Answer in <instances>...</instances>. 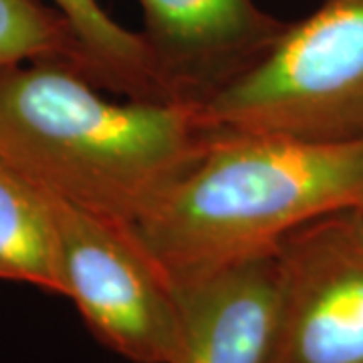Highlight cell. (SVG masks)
<instances>
[{
	"instance_id": "cell-1",
	"label": "cell",
	"mask_w": 363,
	"mask_h": 363,
	"mask_svg": "<svg viewBox=\"0 0 363 363\" xmlns=\"http://www.w3.org/2000/svg\"><path fill=\"white\" fill-rule=\"evenodd\" d=\"M208 138L194 99L117 104L65 61L0 69V154L55 198L130 228Z\"/></svg>"
},
{
	"instance_id": "cell-5",
	"label": "cell",
	"mask_w": 363,
	"mask_h": 363,
	"mask_svg": "<svg viewBox=\"0 0 363 363\" xmlns=\"http://www.w3.org/2000/svg\"><path fill=\"white\" fill-rule=\"evenodd\" d=\"M281 305L267 363H363V220L343 210L279 247Z\"/></svg>"
},
{
	"instance_id": "cell-6",
	"label": "cell",
	"mask_w": 363,
	"mask_h": 363,
	"mask_svg": "<svg viewBox=\"0 0 363 363\" xmlns=\"http://www.w3.org/2000/svg\"><path fill=\"white\" fill-rule=\"evenodd\" d=\"M157 65L178 99L206 93L267 51L281 28L250 0H140Z\"/></svg>"
},
{
	"instance_id": "cell-10",
	"label": "cell",
	"mask_w": 363,
	"mask_h": 363,
	"mask_svg": "<svg viewBox=\"0 0 363 363\" xmlns=\"http://www.w3.org/2000/svg\"><path fill=\"white\" fill-rule=\"evenodd\" d=\"M33 61H65L85 73L75 35L61 14L37 0H0V69Z\"/></svg>"
},
{
	"instance_id": "cell-11",
	"label": "cell",
	"mask_w": 363,
	"mask_h": 363,
	"mask_svg": "<svg viewBox=\"0 0 363 363\" xmlns=\"http://www.w3.org/2000/svg\"><path fill=\"white\" fill-rule=\"evenodd\" d=\"M362 220H363V210H362Z\"/></svg>"
},
{
	"instance_id": "cell-7",
	"label": "cell",
	"mask_w": 363,
	"mask_h": 363,
	"mask_svg": "<svg viewBox=\"0 0 363 363\" xmlns=\"http://www.w3.org/2000/svg\"><path fill=\"white\" fill-rule=\"evenodd\" d=\"M174 289L182 313L178 363H267L281 305L279 248Z\"/></svg>"
},
{
	"instance_id": "cell-9",
	"label": "cell",
	"mask_w": 363,
	"mask_h": 363,
	"mask_svg": "<svg viewBox=\"0 0 363 363\" xmlns=\"http://www.w3.org/2000/svg\"><path fill=\"white\" fill-rule=\"evenodd\" d=\"M77 40L85 75L133 99H178L152 47L113 21L97 0H52Z\"/></svg>"
},
{
	"instance_id": "cell-8",
	"label": "cell",
	"mask_w": 363,
	"mask_h": 363,
	"mask_svg": "<svg viewBox=\"0 0 363 363\" xmlns=\"http://www.w3.org/2000/svg\"><path fill=\"white\" fill-rule=\"evenodd\" d=\"M0 279L63 295L52 196L0 154Z\"/></svg>"
},
{
	"instance_id": "cell-3",
	"label": "cell",
	"mask_w": 363,
	"mask_h": 363,
	"mask_svg": "<svg viewBox=\"0 0 363 363\" xmlns=\"http://www.w3.org/2000/svg\"><path fill=\"white\" fill-rule=\"evenodd\" d=\"M198 107L210 133L363 140V0H325Z\"/></svg>"
},
{
	"instance_id": "cell-2",
	"label": "cell",
	"mask_w": 363,
	"mask_h": 363,
	"mask_svg": "<svg viewBox=\"0 0 363 363\" xmlns=\"http://www.w3.org/2000/svg\"><path fill=\"white\" fill-rule=\"evenodd\" d=\"M343 210H363V140L210 133L131 230L180 286L274 252L293 230Z\"/></svg>"
},
{
	"instance_id": "cell-4",
	"label": "cell",
	"mask_w": 363,
	"mask_h": 363,
	"mask_svg": "<svg viewBox=\"0 0 363 363\" xmlns=\"http://www.w3.org/2000/svg\"><path fill=\"white\" fill-rule=\"evenodd\" d=\"M63 297L91 333L133 363H178L182 313L176 289L130 226L52 196Z\"/></svg>"
}]
</instances>
